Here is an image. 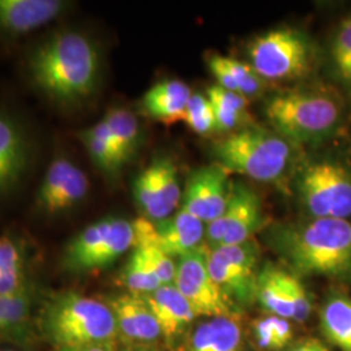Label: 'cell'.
<instances>
[{
  "label": "cell",
  "instance_id": "obj_28",
  "mask_svg": "<svg viewBox=\"0 0 351 351\" xmlns=\"http://www.w3.org/2000/svg\"><path fill=\"white\" fill-rule=\"evenodd\" d=\"M207 98L213 104L216 130L229 132L242 123L247 108L246 97L213 85L207 88Z\"/></svg>",
  "mask_w": 351,
  "mask_h": 351
},
{
  "label": "cell",
  "instance_id": "obj_24",
  "mask_svg": "<svg viewBox=\"0 0 351 351\" xmlns=\"http://www.w3.org/2000/svg\"><path fill=\"white\" fill-rule=\"evenodd\" d=\"M30 284L26 274L25 254L10 236L0 237V295H13Z\"/></svg>",
  "mask_w": 351,
  "mask_h": 351
},
{
  "label": "cell",
  "instance_id": "obj_6",
  "mask_svg": "<svg viewBox=\"0 0 351 351\" xmlns=\"http://www.w3.org/2000/svg\"><path fill=\"white\" fill-rule=\"evenodd\" d=\"M134 224L121 217H104L82 229L64 247L62 267L69 274H93L112 265L134 247Z\"/></svg>",
  "mask_w": 351,
  "mask_h": 351
},
{
  "label": "cell",
  "instance_id": "obj_15",
  "mask_svg": "<svg viewBox=\"0 0 351 351\" xmlns=\"http://www.w3.org/2000/svg\"><path fill=\"white\" fill-rule=\"evenodd\" d=\"M116 322L117 336L133 345H150L162 337L159 324L142 295L124 293L108 301Z\"/></svg>",
  "mask_w": 351,
  "mask_h": 351
},
{
  "label": "cell",
  "instance_id": "obj_26",
  "mask_svg": "<svg viewBox=\"0 0 351 351\" xmlns=\"http://www.w3.org/2000/svg\"><path fill=\"white\" fill-rule=\"evenodd\" d=\"M255 301L265 313L284 319H293V310L280 281V268L265 264L256 280Z\"/></svg>",
  "mask_w": 351,
  "mask_h": 351
},
{
  "label": "cell",
  "instance_id": "obj_1",
  "mask_svg": "<svg viewBox=\"0 0 351 351\" xmlns=\"http://www.w3.org/2000/svg\"><path fill=\"white\" fill-rule=\"evenodd\" d=\"M26 71L32 84L62 108L82 104L95 93L101 55L91 38L77 30H60L30 52Z\"/></svg>",
  "mask_w": 351,
  "mask_h": 351
},
{
  "label": "cell",
  "instance_id": "obj_12",
  "mask_svg": "<svg viewBox=\"0 0 351 351\" xmlns=\"http://www.w3.org/2000/svg\"><path fill=\"white\" fill-rule=\"evenodd\" d=\"M90 181L86 173L66 156L55 158L46 169L36 194L38 211L59 215L75 208L88 197Z\"/></svg>",
  "mask_w": 351,
  "mask_h": 351
},
{
  "label": "cell",
  "instance_id": "obj_39",
  "mask_svg": "<svg viewBox=\"0 0 351 351\" xmlns=\"http://www.w3.org/2000/svg\"><path fill=\"white\" fill-rule=\"evenodd\" d=\"M134 351H158V350H152V349H141V350H134Z\"/></svg>",
  "mask_w": 351,
  "mask_h": 351
},
{
  "label": "cell",
  "instance_id": "obj_10",
  "mask_svg": "<svg viewBox=\"0 0 351 351\" xmlns=\"http://www.w3.org/2000/svg\"><path fill=\"white\" fill-rule=\"evenodd\" d=\"M173 284L197 317H236L239 314V307L228 298L208 272L206 245L178 259Z\"/></svg>",
  "mask_w": 351,
  "mask_h": 351
},
{
  "label": "cell",
  "instance_id": "obj_27",
  "mask_svg": "<svg viewBox=\"0 0 351 351\" xmlns=\"http://www.w3.org/2000/svg\"><path fill=\"white\" fill-rule=\"evenodd\" d=\"M151 163L155 168L158 221H162L175 213L182 194L178 182L177 167L171 159L156 158Z\"/></svg>",
  "mask_w": 351,
  "mask_h": 351
},
{
  "label": "cell",
  "instance_id": "obj_2",
  "mask_svg": "<svg viewBox=\"0 0 351 351\" xmlns=\"http://www.w3.org/2000/svg\"><path fill=\"white\" fill-rule=\"evenodd\" d=\"M278 256L300 275L351 276V223L310 219L275 228L268 234Z\"/></svg>",
  "mask_w": 351,
  "mask_h": 351
},
{
  "label": "cell",
  "instance_id": "obj_5",
  "mask_svg": "<svg viewBox=\"0 0 351 351\" xmlns=\"http://www.w3.org/2000/svg\"><path fill=\"white\" fill-rule=\"evenodd\" d=\"M213 152L228 172H237L261 182H274L287 172L291 150L281 136L250 128L219 141Z\"/></svg>",
  "mask_w": 351,
  "mask_h": 351
},
{
  "label": "cell",
  "instance_id": "obj_29",
  "mask_svg": "<svg viewBox=\"0 0 351 351\" xmlns=\"http://www.w3.org/2000/svg\"><path fill=\"white\" fill-rule=\"evenodd\" d=\"M119 281L129 290V293L138 295L150 294L163 287L138 249L132 251L124 268L120 272Z\"/></svg>",
  "mask_w": 351,
  "mask_h": 351
},
{
  "label": "cell",
  "instance_id": "obj_40",
  "mask_svg": "<svg viewBox=\"0 0 351 351\" xmlns=\"http://www.w3.org/2000/svg\"><path fill=\"white\" fill-rule=\"evenodd\" d=\"M0 351H16V350H10V349H7V350H0Z\"/></svg>",
  "mask_w": 351,
  "mask_h": 351
},
{
  "label": "cell",
  "instance_id": "obj_9",
  "mask_svg": "<svg viewBox=\"0 0 351 351\" xmlns=\"http://www.w3.org/2000/svg\"><path fill=\"white\" fill-rule=\"evenodd\" d=\"M259 255V246L254 239L216 249L207 247L210 275L239 308L255 301Z\"/></svg>",
  "mask_w": 351,
  "mask_h": 351
},
{
  "label": "cell",
  "instance_id": "obj_14",
  "mask_svg": "<svg viewBox=\"0 0 351 351\" xmlns=\"http://www.w3.org/2000/svg\"><path fill=\"white\" fill-rule=\"evenodd\" d=\"M232 188L229 172L223 165L201 167L189 176L181 198V210L208 226L226 211Z\"/></svg>",
  "mask_w": 351,
  "mask_h": 351
},
{
  "label": "cell",
  "instance_id": "obj_18",
  "mask_svg": "<svg viewBox=\"0 0 351 351\" xmlns=\"http://www.w3.org/2000/svg\"><path fill=\"white\" fill-rule=\"evenodd\" d=\"M142 297L159 324L162 337L169 343L182 336L186 328L197 317L191 306L176 288L175 284L163 285Z\"/></svg>",
  "mask_w": 351,
  "mask_h": 351
},
{
  "label": "cell",
  "instance_id": "obj_4",
  "mask_svg": "<svg viewBox=\"0 0 351 351\" xmlns=\"http://www.w3.org/2000/svg\"><path fill=\"white\" fill-rule=\"evenodd\" d=\"M265 116L278 134L295 143L324 138L339 124L341 107L332 95L291 90L269 98Z\"/></svg>",
  "mask_w": 351,
  "mask_h": 351
},
{
  "label": "cell",
  "instance_id": "obj_32",
  "mask_svg": "<svg viewBox=\"0 0 351 351\" xmlns=\"http://www.w3.org/2000/svg\"><path fill=\"white\" fill-rule=\"evenodd\" d=\"M182 121L197 134L206 136L216 130L211 101L203 94H193L189 99Z\"/></svg>",
  "mask_w": 351,
  "mask_h": 351
},
{
  "label": "cell",
  "instance_id": "obj_22",
  "mask_svg": "<svg viewBox=\"0 0 351 351\" xmlns=\"http://www.w3.org/2000/svg\"><path fill=\"white\" fill-rule=\"evenodd\" d=\"M77 137L85 146L91 162L101 172L107 175H116L125 165L113 145L108 126L103 119L94 125L81 129L77 133Z\"/></svg>",
  "mask_w": 351,
  "mask_h": 351
},
{
  "label": "cell",
  "instance_id": "obj_34",
  "mask_svg": "<svg viewBox=\"0 0 351 351\" xmlns=\"http://www.w3.org/2000/svg\"><path fill=\"white\" fill-rule=\"evenodd\" d=\"M133 249H138L141 251V254L150 265L151 269L160 280L162 285H169L175 282L176 263L171 256H168L158 246L149 242L136 243Z\"/></svg>",
  "mask_w": 351,
  "mask_h": 351
},
{
  "label": "cell",
  "instance_id": "obj_8",
  "mask_svg": "<svg viewBox=\"0 0 351 351\" xmlns=\"http://www.w3.org/2000/svg\"><path fill=\"white\" fill-rule=\"evenodd\" d=\"M297 188L303 206L315 219L349 220L351 172L342 164L329 160L307 164L300 172Z\"/></svg>",
  "mask_w": 351,
  "mask_h": 351
},
{
  "label": "cell",
  "instance_id": "obj_13",
  "mask_svg": "<svg viewBox=\"0 0 351 351\" xmlns=\"http://www.w3.org/2000/svg\"><path fill=\"white\" fill-rule=\"evenodd\" d=\"M136 243L149 242L158 246L168 256L181 258L202 246L206 226L193 215L178 210L162 221H150L145 217L133 221Z\"/></svg>",
  "mask_w": 351,
  "mask_h": 351
},
{
  "label": "cell",
  "instance_id": "obj_41",
  "mask_svg": "<svg viewBox=\"0 0 351 351\" xmlns=\"http://www.w3.org/2000/svg\"><path fill=\"white\" fill-rule=\"evenodd\" d=\"M129 351H134V350H129Z\"/></svg>",
  "mask_w": 351,
  "mask_h": 351
},
{
  "label": "cell",
  "instance_id": "obj_25",
  "mask_svg": "<svg viewBox=\"0 0 351 351\" xmlns=\"http://www.w3.org/2000/svg\"><path fill=\"white\" fill-rule=\"evenodd\" d=\"M103 120L108 126L113 145L123 163H128L141 143V128L136 114L123 107H114L106 113Z\"/></svg>",
  "mask_w": 351,
  "mask_h": 351
},
{
  "label": "cell",
  "instance_id": "obj_19",
  "mask_svg": "<svg viewBox=\"0 0 351 351\" xmlns=\"http://www.w3.org/2000/svg\"><path fill=\"white\" fill-rule=\"evenodd\" d=\"M191 90L180 80H165L151 86L141 99L142 111L165 124L182 121Z\"/></svg>",
  "mask_w": 351,
  "mask_h": 351
},
{
  "label": "cell",
  "instance_id": "obj_30",
  "mask_svg": "<svg viewBox=\"0 0 351 351\" xmlns=\"http://www.w3.org/2000/svg\"><path fill=\"white\" fill-rule=\"evenodd\" d=\"M252 330L258 346L263 350H282L293 339V329L288 319L274 315L255 320Z\"/></svg>",
  "mask_w": 351,
  "mask_h": 351
},
{
  "label": "cell",
  "instance_id": "obj_36",
  "mask_svg": "<svg viewBox=\"0 0 351 351\" xmlns=\"http://www.w3.org/2000/svg\"><path fill=\"white\" fill-rule=\"evenodd\" d=\"M208 68H210L213 77L216 78L219 86L239 94V88L232 77V73L229 72V69L226 66V56H221V55L210 56L208 58Z\"/></svg>",
  "mask_w": 351,
  "mask_h": 351
},
{
  "label": "cell",
  "instance_id": "obj_11",
  "mask_svg": "<svg viewBox=\"0 0 351 351\" xmlns=\"http://www.w3.org/2000/svg\"><path fill=\"white\" fill-rule=\"evenodd\" d=\"M263 223L262 202L256 193L245 185L233 184L226 211L206 228V246L216 249L246 242Z\"/></svg>",
  "mask_w": 351,
  "mask_h": 351
},
{
  "label": "cell",
  "instance_id": "obj_20",
  "mask_svg": "<svg viewBox=\"0 0 351 351\" xmlns=\"http://www.w3.org/2000/svg\"><path fill=\"white\" fill-rule=\"evenodd\" d=\"M242 329L236 317H213L197 326L184 351H239Z\"/></svg>",
  "mask_w": 351,
  "mask_h": 351
},
{
  "label": "cell",
  "instance_id": "obj_37",
  "mask_svg": "<svg viewBox=\"0 0 351 351\" xmlns=\"http://www.w3.org/2000/svg\"><path fill=\"white\" fill-rule=\"evenodd\" d=\"M288 351H329V349L320 339H304L295 342Z\"/></svg>",
  "mask_w": 351,
  "mask_h": 351
},
{
  "label": "cell",
  "instance_id": "obj_3",
  "mask_svg": "<svg viewBox=\"0 0 351 351\" xmlns=\"http://www.w3.org/2000/svg\"><path fill=\"white\" fill-rule=\"evenodd\" d=\"M36 319L40 337L55 349L113 343L117 337L108 303L73 290L49 294Z\"/></svg>",
  "mask_w": 351,
  "mask_h": 351
},
{
  "label": "cell",
  "instance_id": "obj_38",
  "mask_svg": "<svg viewBox=\"0 0 351 351\" xmlns=\"http://www.w3.org/2000/svg\"><path fill=\"white\" fill-rule=\"evenodd\" d=\"M113 343H99V345H84V346H72V348H60L55 351H113Z\"/></svg>",
  "mask_w": 351,
  "mask_h": 351
},
{
  "label": "cell",
  "instance_id": "obj_33",
  "mask_svg": "<svg viewBox=\"0 0 351 351\" xmlns=\"http://www.w3.org/2000/svg\"><path fill=\"white\" fill-rule=\"evenodd\" d=\"M332 58L341 80L351 86V16L339 24L332 46Z\"/></svg>",
  "mask_w": 351,
  "mask_h": 351
},
{
  "label": "cell",
  "instance_id": "obj_17",
  "mask_svg": "<svg viewBox=\"0 0 351 351\" xmlns=\"http://www.w3.org/2000/svg\"><path fill=\"white\" fill-rule=\"evenodd\" d=\"M29 164L25 132L10 113L0 111V194L19 184Z\"/></svg>",
  "mask_w": 351,
  "mask_h": 351
},
{
  "label": "cell",
  "instance_id": "obj_23",
  "mask_svg": "<svg viewBox=\"0 0 351 351\" xmlns=\"http://www.w3.org/2000/svg\"><path fill=\"white\" fill-rule=\"evenodd\" d=\"M320 328L326 339L341 351H351V298L332 295L320 310Z\"/></svg>",
  "mask_w": 351,
  "mask_h": 351
},
{
  "label": "cell",
  "instance_id": "obj_7",
  "mask_svg": "<svg viewBox=\"0 0 351 351\" xmlns=\"http://www.w3.org/2000/svg\"><path fill=\"white\" fill-rule=\"evenodd\" d=\"M251 66L262 80L293 81L307 75L313 65V47L307 38L291 27H278L252 39Z\"/></svg>",
  "mask_w": 351,
  "mask_h": 351
},
{
  "label": "cell",
  "instance_id": "obj_31",
  "mask_svg": "<svg viewBox=\"0 0 351 351\" xmlns=\"http://www.w3.org/2000/svg\"><path fill=\"white\" fill-rule=\"evenodd\" d=\"M280 281L287 294L289 303L293 310V320L297 323H304L311 314L313 304L311 298L302 284L301 278L295 274L284 271L280 268Z\"/></svg>",
  "mask_w": 351,
  "mask_h": 351
},
{
  "label": "cell",
  "instance_id": "obj_21",
  "mask_svg": "<svg viewBox=\"0 0 351 351\" xmlns=\"http://www.w3.org/2000/svg\"><path fill=\"white\" fill-rule=\"evenodd\" d=\"M34 290L30 287L14 295H0V342H23L30 332L34 310Z\"/></svg>",
  "mask_w": 351,
  "mask_h": 351
},
{
  "label": "cell",
  "instance_id": "obj_16",
  "mask_svg": "<svg viewBox=\"0 0 351 351\" xmlns=\"http://www.w3.org/2000/svg\"><path fill=\"white\" fill-rule=\"evenodd\" d=\"M71 7L64 0H0V32L21 36L59 19Z\"/></svg>",
  "mask_w": 351,
  "mask_h": 351
},
{
  "label": "cell",
  "instance_id": "obj_35",
  "mask_svg": "<svg viewBox=\"0 0 351 351\" xmlns=\"http://www.w3.org/2000/svg\"><path fill=\"white\" fill-rule=\"evenodd\" d=\"M226 64L243 97L256 95L263 86V80L254 71L251 64L242 63L237 59L226 56Z\"/></svg>",
  "mask_w": 351,
  "mask_h": 351
}]
</instances>
